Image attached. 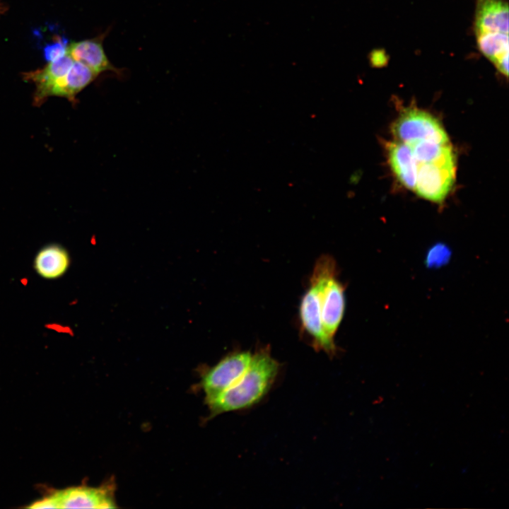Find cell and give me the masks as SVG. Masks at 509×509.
Masks as SVG:
<instances>
[{"mask_svg":"<svg viewBox=\"0 0 509 509\" xmlns=\"http://www.w3.org/2000/svg\"><path fill=\"white\" fill-rule=\"evenodd\" d=\"M98 74L87 66L74 61L66 74L52 87L50 96H59L75 101L76 95L94 81Z\"/></svg>","mask_w":509,"mask_h":509,"instance_id":"obj_13","label":"cell"},{"mask_svg":"<svg viewBox=\"0 0 509 509\" xmlns=\"http://www.w3.org/2000/svg\"><path fill=\"white\" fill-rule=\"evenodd\" d=\"M68 51V45H66L62 42H55L51 45H49L45 50V56L46 59L50 62L55 60Z\"/></svg>","mask_w":509,"mask_h":509,"instance_id":"obj_15","label":"cell"},{"mask_svg":"<svg viewBox=\"0 0 509 509\" xmlns=\"http://www.w3.org/2000/svg\"><path fill=\"white\" fill-rule=\"evenodd\" d=\"M299 313L301 328L310 339L311 345L317 351H324L330 356H334L337 346L324 332L318 291L310 282L308 289L302 297Z\"/></svg>","mask_w":509,"mask_h":509,"instance_id":"obj_6","label":"cell"},{"mask_svg":"<svg viewBox=\"0 0 509 509\" xmlns=\"http://www.w3.org/2000/svg\"><path fill=\"white\" fill-rule=\"evenodd\" d=\"M388 56L383 49H375L370 56V63L374 67H382L388 62Z\"/></svg>","mask_w":509,"mask_h":509,"instance_id":"obj_16","label":"cell"},{"mask_svg":"<svg viewBox=\"0 0 509 509\" xmlns=\"http://www.w3.org/2000/svg\"><path fill=\"white\" fill-rule=\"evenodd\" d=\"M456 158L452 148L431 160L418 163L414 191L421 197L440 204L455 180Z\"/></svg>","mask_w":509,"mask_h":509,"instance_id":"obj_3","label":"cell"},{"mask_svg":"<svg viewBox=\"0 0 509 509\" xmlns=\"http://www.w3.org/2000/svg\"><path fill=\"white\" fill-rule=\"evenodd\" d=\"M310 283L317 288L322 327L327 337L334 341V336L345 310L344 287L337 278L334 258L322 255L316 261Z\"/></svg>","mask_w":509,"mask_h":509,"instance_id":"obj_2","label":"cell"},{"mask_svg":"<svg viewBox=\"0 0 509 509\" xmlns=\"http://www.w3.org/2000/svg\"><path fill=\"white\" fill-rule=\"evenodd\" d=\"M108 30L100 35L76 42H72L68 45V52L74 61L80 62L98 75L112 71L121 75V69L115 66L108 59L103 45Z\"/></svg>","mask_w":509,"mask_h":509,"instance_id":"obj_9","label":"cell"},{"mask_svg":"<svg viewBox=\"0 0 509 509\" xmlns=\"http://www.w3.org/2000/svg\"><path fill=\"white\" fill-rule=\"evenodd\" d=\"M68 251L59 244H49L42 247L34 258L35 272L47 280L59 279L64 275L70 266Z\"/></svg>","mask_w":509,"mask_h":509,"instance_id":"obj_12","label":"cell"},{"mask_svg":"<svg viewBox=\"0 0 509 509\" xmlns=\"http://www.w3.org/2000/svg\"><path fill=\"white\" fill-rule=\"evenodd\" d=\"M252 353L247 351L233 352L209 368L203 375L201 387L206 403H209L232 386L245 373Z\"/></svg>","mask_w":509,"mask_h":509,"instance_id":"obj_5","label":"cell"},{"mask_svg":"<svg viewBox=\"0 0 509 509\" xmlns=\"http://www.w3.org/2000/svg\"><path fill=\"white\" fill-rule=\"evenodd\" d=\"M113 487L74 486L56 491L52 496L57 508H116Z\"/></svg>","mask_w":509,"mask_h":509,"instance_id":"obj_7","label":"cell"},{"mask_svg":"<svg viewBox=\"0 0 509 509\" xmlns=\"http://www.w3.org/2000/svg\"><path fill=\"white\" fill-rule=\"evenodd\" d=\"M28 508L37 509L57 508V505L52 495H50L41 500L34 502L31 505L28 506Z\"/></svg>","mask_w":509,"mask_h":509,"instance_id":"obj_17","label":"cell"},{"mask_svg":"<svg viewBox=\"0 0 509 509\" xmlns=\"http://www.w3.org/2000/svg\"><path fill=\"white\" fill-rule=\"evenodd\" d=\"M280 364L269 346L261 347L251 357L242 375L228 389L208 403L210 417L240 411L259 403L270 390L279 373Z\"/></svg>","mask_w":509,"mask_h":509,"instance_id":"obj_1","label":"cell"},{"mask_svg":"<svg viewBox=\"0 0 509 509\" xmlns=\"http://www.w3.org/2000/svg\"><path fill=\"white\" fill-rule=\"evenodd\" d=\"M390 168L397 180L406 188L414 190L418 162L410 145L397 140L386 146Z\"/></svg>","mask_w":509,"mask_h":509,"instance_id":"obj_11","label":"cell"},{"mask_svg":"<svg viewBox=\"0 0 509 509\" xmlns=\"http://www.w3.org/2000/svg\"><path fill=\"white\" fill-rule=\"evenodd\" d=\"M475 37L508 35V4L505 0H476Z\"/></svg>","mask_w":509,"mask_h":509,"instance_id":"obj_8","label":"cell"},{"mask_svg":"<svg viewBox=\"0 0 509 509\" xmlns=\"http://www.w3.org/2000/svg\"><path fill=\"white\" fill-rule=\"evenodd\" d=\"M392 133L395 140L406 144L450 142L441 123L430 113L418 109H407L402 112L392 126Z\"/></svg>","mask_w":509,"mask_h":509,"instance_id":"obj_4","label":"cell"},{"mask_svg":"<svg viewBox=\"0 0 509 509\" xmlns=\"http://www.w3.org/2000/svg\"><path fill=\"white\" fill-rule=\"evenodd\" d=\"M74 59L69 52L61 57L49 62L42 69L28 73L25 78L35 84L34 103L40 105L50 96V92L56 82L69 71Z\"/></svg>","mask_w":509,"mask_h":509,"instance_id":"obj_10","label":"cell"},{"mask_svg":"<svg viewBox=\"0 0 509 509\" xmlns=\"http://www.w3.org/2000/svg\"><path fill=\"white\" fill-rule=\"evenodd\" d=\"M450 256L446 247L438 245L431 248L427 257V262L430 266L440 265L446 262Z\"/></svg>","mask_w":509,"mask_h":509,"instance_id":"obj_14","label":"cell"}]
</instances>
